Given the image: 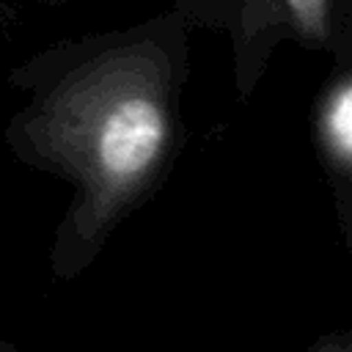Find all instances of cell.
<instances>
[{
    "label": "cell",
    "instance_id": "obj_1",
    "mask_svg": "<svg viewBox=\"0 0 352 352\" xmlns=\"http://www.w3.org/2000/svg\"><path fill=\"white\" fill-rule=\"evenodd\" d=\"M160 140H162V121L157 107L146 99H132L124 102L107 118L99 140V151L113 173L129 176L151 162V157L160 148Z\"/></svg>",
    "mask_w": 352,
    "mask_h": 352
},
{
    "label": "cell",
    "instance_id": "obj_2",
    "mask_svg": "<svg viewBox=\"0 0 352 352\" xmlns=\"http://www.w3.org/2000/svg\"><path fill=\"white\" fill-rule=\"evenodd\" d=\"M336 124H338V138L346 146V140H349V96L346 94L341 96V104H338V113H336Z\"/></svg>",
    "mask_w": 352,
    "mask_h": 352
}]
</instances>
